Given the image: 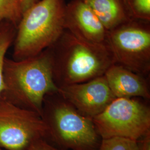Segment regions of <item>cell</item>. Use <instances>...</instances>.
I'll use <instances>...</instances> for the list:
<instances>
[{
  "mask_svg": "<svg viewBox=\"0 0 150 150\" xmlns=\"http://www.w3.org/2000/svg\"><path fill=\"white\" fill-rule=\"evenodd\" d=\"M107 45L115 64L149 76L150 21L131 18L108 31Z\"/></svg>",
  "mask_w": 150,
  "mask_h": 150,
  "instance_id": "obj_6",
  "label": "cell"
},
{
  "mask_svg": "<svg viewBox=\"0 0 150 150\" xmlns=\"http://www.w3.org/2000/svg\"><path fill=\"white\" fill-rule=\"evenodd\" d=\"M64 28L82 41L107 45L108 30L82 0H72L66 4Z\"/></svg>",
  "mask_w": 150,
  "mask_h": 150,
  "instance_id": "obj_9",
  "label": "cell"
},
{
  "mask_svg": "<svg viewBox=\"0 0 150 150\" xmlns=\"http://www.w3.org/2000/svg\"><path fill=\"white\" fill-rule=\"evenodd\" d=\"M141 99L116 98L92 118L101 139L122 137L139 141L150 131V107Z\"/></svg>",
  "mask_w": 150,
  "mask_h": 150,
  "instance_id": "obj_5",
  "label": "cell"
},
{
  "mask_svg": "<svg viewBox=\"0 0 150 150\" xmlns=\"http://www.w3.org/2000/svg\"><path fill=\"white\" fill-rule=\"evenodd\" d=\"M108 31L131 19L123 0H82Z\"/></svg>",
  "mask_w": 150,
  "mask_h": 150,
  "instance_id": "obj_11",
  "label": "cell"
},
{
  "mask_svg": "<svg viewBox=\"0 0 150 150\" xmlns=\"http://www.w3.org/2000/svg\"><path fill=\"white\" fill-rule=\"evenodd\" d=\"M22 16L21 0H0V23L7 20L17 26Z\"/></svg>",
  "mask_w": 150,
  "mask_h": 150,
  "instance_id": "obj_12",
  "label": "cell"
},
{
  "mask_svg": "<svg viewBox=\"0 0 150 150\" xmlns=\"http://www.w3.org/2000/svg\"><path fill=\"white\" fill-rule=\"evenodd\" d=\"M65 0H40L22 13L17 25L15 59L36 56L51 46L64 31Z\"/></svg>",
  "mask_w": 150,
  "mask_h": 150,
  "instance_id": "obj_3",
  "label": "cell"
},
{
  "mask_svg": "<svg viewBox=\"0 0 150 150\" xmlns=\"http://www.w3.org/2000/svg\"><path fill=\"white\" fill-rule=\"evenodd\" d=\"M27 150H66L52 145L47 139H40L35 141Z\"/></svg>",
  "mask_w": 150,
  "mask_h": 150,
  "instance_id": "obj_16",
  "label": "cell"
},
{
  "mask_svg": "<svg viewBox=\"0 0 150 150\" xmlns=\"http://www.w3.org/2000/svg\"><path fill=\"white\" fill-rule=\"evenodd\" d=\"M47 50L58 88L103 76L114 64L107 45L82 41L65 29Z\"/></svg>",
  "mask_w": 150,
  "mask_h": 150,
  "instance_id": "obj_1",
  "label": "cell"
},
{
  "mask_svg": "<svg viewBox=\"0 0 150 150\" xmlns=\"http://www.w3.org/2000/svg\"><path fill=\"white\" fill-rule=\"evenodd\" d=\"M3 77L5 88L1 97L41 116L45 96L58 92L47 49L25 59H5Z\"/></svg>",
  "mask_w": 150,
  "mask_h": 150,
  "instance_id": "obj_2",
  "label": "cell"
},
{
  "mask_svg": "<svg viewBox=\"0 0 150 150\" xmlns=\"http://www.w3.org/2000/svg\"><path fill=\"white\" fill-rule=\"evenodd\" d=\"M47 137V125L38 113L0 97L1 148L27 150L35 141Z\"/></svg>",
  "mask_w": 150,
  "mask_h": 150,
  "instance_id": "obj_7",
  "label": "cell"
},
{
  "mask_svg": "<svg viewBox=\"0 0 150 150\" xmlns=\"http://www.w3.org/2000/svg\"><path fill=\"white\" fill-rule=\"evenodd\" d=\"M104 76L116 98L137 97L145 100L150 98L147 77L115 63L106 70Z\"/></svg>",
  "mask_w": 150,
  "mask_h": 150,
  "instance_id": "obj_10",
  "label": "cell"
},
{
  "mask_svg": "<svg viewBox=\"0 0 150 150\" xmlns=\"http://www.w3.org/2000/svg\"><path fill=\"white\" fill-rule=\"evenodd\" d=\"M41 117L47 125V140L66 150H98L101 138L93 120L81 114L57 92L47 95Z\"/></svg>",
  "mask_w": 150,
  "mask_h": 150,
  "instance_id": "obj_4",
  "label": "cell"
},
{
  "mask_svg": "<svg viewBox=\"0 0 150 150\" xmlns=\"http://www.w3.org/2000/svg\"><path fill=\"white\" fill-rule=\"evenodd\" d=\"M131 18L150 21V0H123Z\"/></svg>",
  "mask_w": 150,
  "mask_h": 150,
  "instance_id": "obj_14",
  "label": "cell"
},
{
  "mask_svg": "<svg viewBox=\"0 0 150 150\" xmlns=\"http://www.w3.org/2000/svg\"><path fill=\"white\" fill-rule=\"evenodd\" d=\"M0 150H2V149H1V147H0Z\"/></svg>",
  "mask_w": 150,
  "mask_h": 150,
  "instance_id": "obj_19",
  "label": "cell"
},
{
  "mask_svg": "<svg viewBox=\"0 0 150 150\" xmlns=\"http://www.w3.org/2000/svg\"><path fill=\"white\" fill-rule=\"evenodd\" d=\"M13 30L8 25L0 23V97L4 90L3 70L5 54L13 40Z\"/></svg>",
  "mask_w": 150,
  "mask_h": 150,
  "instance_id": "obj_13",
  "label": "cell"
},
{
  "mask_svg": "<svg viewBox=\"0 0 150 150\" xmlns=\"http://www.w3.org/2000/svg\"><path fill=\"white\" fill-rule=\"evenodd\" d=\"M58 93L81 114L92 119L116 98L104 75L86 82L61 86Z\"/></svg>",
  "mask_w": 150,
  "mask_h": 150,
  "instance_id": "obj_8",
  "label": "cell"
},
{
  "mask_svg": "<svg viewBox=\"0 0 150 150\" xmlns=\"http://www.w3.org/2000/svg\"><path fill=\"white\" fill-rule=\"evenodd\" d=\"M139 150H150V131L139 139Z\"/></svg>",
  "mask_w": 150,
  "mask_h": 150,
  "instance_id": "obj_17",
  "label": "cell"
},
{
  "mask_svg": "<svg viewBox=\"0 0 150 150\" xmlns=\"http://www.w3.org/2000/svg\"><path fill=\"white\" fill-rule=\"evenodd\" d=\"M21 1L22 10V13L28 7L37 2L38 0H21Z\"/></svg>",
  "mask_w": 150,
  "mask_h": 150,
  "instance_id": "obj_18",
  "label": "cell"
},
{
  "mask_svg": "<svg viewBox=\"0 0 150 150\" xmlns=\"http://www.w3.org/2000/svg\"><path fill=\"white\" fill-rule=\"evenodd\" d=\"M98 150H139V141L122 137L103 139Z\"/></svg>",
  "mask_w": 150,
  "mask_h": 150,
  "instance_id": "obj_15",
  "label": "cell"
}]
</instances>
